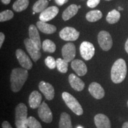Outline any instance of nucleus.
I'll return each mask as SVG.
<instances>
[{
	"label": "nucleus",
	"instance_id": "f257e3e1",
	"mask_svg": "<svg viewBox=\"0 0 128 128\" xmlns=\"http://www.w3.org/2000/svg\"><path fill=\"white\" fill-rule=\"evenodd\" d=\"M28 73L26 69L17 68L12 70L10 76L11 88L14 92L21 90L28 80Z\"/></svg>",
	"mask_w": 128,
	"mask_h": 128
},
{
	"label": "nucleus",
	"instance_id": "f03ea898",
	"mask_svg": "<svg viewBox=\"0 0 128 128\" xmlns=\"http://www.w3.org/2000/svg\"><path fill=\"white\" fill-rule=\"evenodd\" d=\"M127 66L124 60L120 58L114 62L111 69V79L115 84H119L126 78Z\"/></svg>",
	"mask_w": 128,
	"mask_h": 128
},
{
	"label": "nucleus",
	"instance_id": "7ed1b4c3",
	"mask_svg": "<svg viewBox=\"0 0 128 128\" xmlns=\"http://www.w3.org/2000/svg\"><path fill=\"white\" fill-rule=\"evenodd\" d=\"M15 124L17 128H28V108L24 103H19L16 108Z\"/></svg>",
	"mask_w": 128,
	"mask_h": 128
},
{
	"label": "nucleus",
	"instance_id": "20e7f679",
	"mask_svg": "<svg viewBox=\"0 0 128 128\" xmlns=\"http://www.w3.org/2000/svg\"><path fill=\"white\" fill-rule=\"evenodd\" d=\"M62 97L67 106L72 112L78 116H81L83 114V109L78 101L69 92H64L62 94Z\"/></svg>",
	"mask_w": 128,
	"mask_h": 128
},
{
	"label": "nucleus",
	"instance_id": "39448f33",
	"mask_svg": "<svg viewBox=\"0 0 128 128\" xmlns=\"http://www.w3.org/2000/svg\"><path fill=\"white\" fill-rule=\"evenodd\" d=\"M98 42L100 48L104 51H108L113 45L111 35L106 31H101L98 35Z\"/></svg>",
	"mask_w": 128,
	"mask_h": 128
},
{
	"label": "nucleus",
	"instance_id": "423d86ee",
	"mask_svg": "<svg viewBox=\"0 0 128 128\" xmlns=\"http://www.w3.org/2000/svg\"><path fill=\"white\" fill-rule=\"evenodd\" d=\"M80 52L81 57L86 60H89L94 56L95 48L93 44L89 42H83L80 47Z\"/></svg>",
	"mask_w": 128,
	"mask_h": 128
},
{
	"label": "nucleus",
	"instance_id": "0eeeda50",
	"mask_svg": "<svg viewBox=\"0 0 128 128\" xmlns=\"http://www.w3.org/2000/svg\"><path fill=\"white\" fill-rule=\"evenodd\" d=\"M60 36L64 40L75 41L79 38L80 32L74 28L66 27L60 30Z\"/></svg>",
	"mask_w": 128,
	"mask_h": 128
},
{
	"label": "nucleus",
	"instance_id": "6e6552de",
	"mask_svg": "<svg viewBox=\"0 0 128 128\" xmlns=\"http://www.w3.org/2000/svg\"><path fill=\"white\" fill-rule=\"evenodd\" d=\"M38 115L44 122L47 124L52 122L53 120L52 111L45 102H43L38 108Z\"/></svg>",
	"mask_w": 128,
	"mask_h": 128
},
{
	"label": "nucleus",
	"instance_id": "1a4fd4ad",
	"mask_svg": "<svg viewBox=\"0 0 128 128\" xmlns=\"http://www.w3.org/2000/svg\"><path fill=\"white\" fill-rule=\"evenodd\" d=\"M76 55V46L72 43H68L62 48V55L64 60L68 62H71Z\"/></svg>",
	"mask_w": 128,
	"mask_h": 128
},
{
	"label": "nucleus",
	"instance_id": "9d476101",
	"mask_svg": "<svg viewBox=\"0 0 128 128\" xmlns=\"http://www.w3.org/2000/svg\"><path fill=\"white\" fill-rule=\"evenodd\" d=\"M16 55L21 66L27 70H31L33 66V64L24 51L20 49H17L16 52Z\"/></svg>",
	"mask_w": 128,
	"mask_h": 128
},
{
	"label": "nucleus",
	"instance_id": "9b49d317",
	"mask_svg": "<svg viewBox=\"0 0 128 128\" xmlns=\"http://www.w3.org/2000/svg\"><path fill=\"white\" fill-rule=\"evenodd\" d=\"M24 43L27 51L33 61L35 62L38 61L41 57V53L40 52V50L33 44L30 39H28V38L26 39L24 41Z\"/></svg>",
	"mask_w": 128,
	"mask_h": 128
},
{
	"label": "nucleus",
	"instance_id": "f8f14e48",
	"mask_svg": "<svg viewBox=\"0 0 128 128\" xmlns=\"http://www.w3.org/2000/svg\"><path fill=\"white\" fill-rule=\"evenodd\" d=\"M39 88L48 100H52L55 96V90L50 83L42 81L39 84Z\"/></svg>",
	"mask_w": 128,
	"mask_h": 128
},
{
	"label": "nucleus",
	"instance_id": "ddd939ff",
	"mask_svg": "<svg viewBox=\"0 0 128 128\" xmlns=\"http://www.w3.org/2000/svg\"><path fill=\"white\" fill-rule=\"evenodd\" d=\"M59 12V8L56 6H51L48 7L39 16L40 21L44 22H49L55 18Z\"/></svg>",
	"mask_w": 128,
	"mask_h": 128
},
{
	"label": "nucleus",
	"instance_id": "4468645a",
	"mask_svg": "<svg viewBox=\"0 0 128 128\" xmlns=\"http://www.w3.org/2000/svg\"><path fill=\"white\" fill-rule=\"evenodd\" d=\"M88 91L91 95L97 100H100L104 97L105 92L103 88L100 84L96 82H92L90 84Z\"/></svg>",
	"mask_w": 128,
	"mask_h": 128
},
{
	"label": "nucleus",
	"instance_id": "2eb2a0df",
	"mask_svg": "<svg viewBox=\"0 0 128 128\" xmlns=\"http://www.w3.org/2000/svg\"><path fill=\"white\" fill-rule=\"evenodd\" d=\"M28 34H29V39L31 40L33 44L38 48L39 50H40L41 48H42V45L41 44L40 38L38 28L34 25L32 24L29 26Z\"/></svg>",
	"mask_w": 128,
	"mask_h": 128
},
{
	"label": "nucleus",
	"instance_id": "dca6fc26",
	"mask_svg": "<svg viewBox=\"0 0 128 128\" xmlns=\"http://www.w3.org/2000/svg\"><path fill=\"white\" fill-rule=\"evenodd\" d=\"M94 124L97 128H111V123L108 118L105 114L99 113L94 118Z\"/></svg>",
	"mask_w": 128,
	"mask_h": 128
},
{
	"label": "nucleus",
	"instance_id": "f3484780",
	"mask_svg": "<svg viewBox=\"0 0 128 128\" xmlns=\"http://www.w3.org/2000/svg\"><path fill=\"white\" fill-rule=\"evenodd\" d=\"M71 68L78 76H84L87 72L86 64L80 60H74L71 62Z\"/></svg>",
	"mask_w": 128,
	"mask_h": 128
},
{
	"label": "nucleus",
	"instance_id": "a211bd4d",
	"mask_svg": "<svg viewBox=\"0 0 128 128\" xmlns=\"http://www.w3.org/2000/svg\"><path fill=\"white\" fill-rule=\"evenodd\" d=\"M70 86L74 90L81 92L85 87V83L82 80L74 74H71L68 77Z\"/></svg>",
	"mask_w": 128,
	"mask_h": 128
},
{
	"label": "nucleus",
	"instance_id": "6ab92c4d",
	"mask_svg": "<svg viewBox=\"0 0 128 128\" xmlns=\"http://www.w3.org/2000/svg\"><path fill=\"white\" fill-rule=\"evenodd\" d=\"M42 99V97L39 92L36 90L32 92L28 98V104L30 108L32 109L39 108L41 104Z\"/></svg>",
	"mask_w": 128,
	"mask_h": 128
},
{
	"label": "nucleus",
	"instance_id": "aec40b11",
	"mask_svg": "<svg viewBox=\"0 0 128 128\" xmlns=\"http://www.w3.org/2000/svg\"><path fill=\"white\" fill-rule=\"evenodd\" d=\"M37 27L40 31L45 34H52L56 31V26L46 23V22L39 21L36 23Z\"/></svg>",
	"mask_w": 128,
	"mask_h": 128
},
{
	"label": "nucleus",
	"instance_id": "412c9836",
	"mask_svg": "<svg viewBox=\"0 0 128 128\" xmlns=\"http://www.w3.org/2000/svg\"><path fill=\"white\" fill-rule=\"evenodd\" d=\"M78 9V6L76 4H71L68 7L65 9V10L63 12L62 14V18L64 21H67L76 16L77 13Z\"/></svg>",
	"mask_w": 128,
	"mask_h": 128
},
{
	"label": "nucleus",
	"instance_id": "4be33fe9",
	"mask_svg": "<svg viewBox=\"0 0 128 128\" xmlns=\"http://www.w3.org/2000/svg\"><path fill=\"white\" fill-rule=\"evenodd\" d=\"M59 128H72L71 116L66 112H62L60 114V122H59Z\"/></svg>",
	"mask_w": 128,
	"mask_h": 128
},
{
	"label": "nucleus",
	"instance_id": "5701e85b",
	"mask_svg": "<svg viewBox=\"0 0 128 128\" xmlns=\"http://www.w3.org/2000/svg\"><path fill=\"white\" fill-rule=\"evenodd\" d=\"M29 4V0H17L13 4L12 8L16 12H21L25 10Z\"/></svg>",
	"mask_w": 128,
	"mask_h": 128
},
{
	"label": "nucleus",
	"instance_id": "b1692460",
	"mask_svg": "<svg viewBox=\"0 0 128 128\" xmlns=\"http://www.w3.org/2000/svg\"><path fill=\"white\" fill-rule=\"evenodd\" d=\"M49 4L48 0H38L34 3L33 6V12L37 13L41 12L47 8V7Z\"/></svg>",
	"mask_w": 128,
	"mask_h": 128
},
{
	"label": "nucleus",
	"instance_id": "393cba45",
	"mask_svg": "<svg viewBox=\"0 0 128 128\" xmlns=\"http://www.w3.org/2000/svg\"><path fill=\"white\" fill-rule=\"evenodd\" d=\"M102 12L100 10H92L86 14V19L90 22H97L102 18Z\"/></svg>",
	"mask_w": 128,
	"mask_h": 128
},
{
	"label": "nucleus",
	"instance_id": "a878e982",
	"mask_svg": "<svg viewBox=\"0 0 128 128\" xmlns=\"http://www.w3.org/2000/svg\"><path fill=\"white\" fill-rule=\"evenodd\" d=\"M120 18V14L116 10H113L108 12L106 17V20L109 24L117 23Z\"/></svg>",
	"mask_w": 128,
	"mask_h": 128
},
{
	"label": "nucleus",
	"instance_id": "bb28decb",
	"mask_svg": "<svg viewBox=\"0 0 128 128\" xmlns=\"http://www.w3.org/2000/svg\"><path fill=\"white\" fill-rule=\"evenodd\" d=\"M42 49L44 52L54 53L56 50V44L50 40L46 39L43 42Z\"/></svg>",
	"mask_w": 128,
	"mask_h": 128
},
{
	"label": "nucleus",
	"instance_id": "cd10ccee",
	"mask_svg": "<svg viewBox=\"0 0 128 128\" xmlns=\"http://www.w3.org/2000/svg\"><path fill=\"white\" fill-rule=\"evenodd\" d=\"M56 61V68L61 73H66L68 71V62L61 58H58Z\"/></svg>",
	"mask_w": 128,
	"mask_h": 128
},
{
	"label": "nucleus",
	"instance_id": "c85d7f7f",
	"mask_svg": "<svg viewBox=\"0 0 128 128\" xmlns=\"http://www.w3.org/2000/svg\"><path fill=\"white\" fill-rule=\"evenodd\" d=\"M14 17V13L12 10L3 11L0 13V22H4L12 19Z\"/></svg>",
	"mask_w": 128,
	"mask_h": 128
},
{
	"label": "nucleus",
	"instance_id": "c756f323",
	"mask_svg": "<svg viewBox=\"0 0 128 128\" xmlns=\"http://www.w3.org/2000/svg\"><path fill=\"white\" fill-rule=\"evenodd\" d=\"M28 128H42L40 123L33 116L28 118Z\"/></svg>",
	"mask_w": 128,
	"mask_h": 128
},
{
	"label": "nucleus",
	"instance_id": "7c9ffc66",
	"mask_svg": "<svg viewBox=\"0 0 128 128\" xmlns=\"http://www.w3.org/2000/svg\"><path fill=\"white\" fill-rule=\"evenodd\" d=\"M44 63L48 68L50 70H54L55 67H56V61L52 56H49L44 60Z\"/></svg>",
	"mask_w": 128,
	"mask_h": 128
},
{
	"label": "nucleus",
	"instance_id": "2f4dec72",
	"mask_svg": "<svg viewBox=\"0 0 128 128\" xmlns=\"http://www.w3.org/2000/svg\"><path fill=\"white\" fill-rule=\"evenodd\" d=\"M100 2V0H88L87 4L90 8H95Z\"/></svg>",
	"mask_w": 128,
	"mask_h": 128
},
{
	"label": "nucleus",
	"instance_id": "473e14b6",
	"mask_svg": "<svg viewBox=\"0 0 128 128\" xmlns=\"http://www.w3.org/2000/svg\"><path fill=\"white\" fill-rule=\"evenodd\" d=\"M2 128H12L11 126V124L8 122L4 121L2 124Z\"/></svg>",
	"mask_w": 128,
	"mask_h": 128
},
{
	"label": "nucleus",
	"instance_id": "72a5a7b5",
	"mask_svg": "<svg viewBox=\"0 0 128 128\" xmlns=\"http://www.w3.org/2000/svg\"><path fill=\"white\" fill-rule=\"evenodd\" d=\"M5 40V35L2 32L0 33V48L2 47V45L3 44V42H4Z\"/></svg>",
	"mask_w": 128,
	"mask_h": 128
},
{
	"label": "nucleus",
	"instance_id": "f704fd0d",
	"mask_svg": "<svg viewBox=\"0 0 128 128\" xmlns=\"http://www.w3.org/2000/svg\"><path fill=\"white\" fill-rule=\"evenodd\" d=\"M55 2L58 6H61L62 5L65 4L68 1V0H55Z\"/></svg>",
	"mask_w": 128,
	"mask_h": 128
},
{
	"label": "nucleus",
	"instance_id": "c9c22d12",
	"mask_svg": "<svg viewBox=\"0 0 128 128\" xmlns=\"http://www.w3.org/2000/svg\"><path fill=\"white\" fill-rule=\"evenodd\" d=\"M1 1L3 4H6V5L10 4V2H11V0H1Z\"/></svg>",
	"mask_w": 128,
	"mask_h": 128
},
{
	"label": "nucleus",
	"instance_id": "e433bc0d",
	"mask_svg": "<svg viewBox=\"0 0 128 128\" xmlns=\"http://www.w3.org/2000/svg\"><path fill=\"white\" fill-rule=\"evenodd\" d=\"M124 49H125L126 52L128 54V39L125 43V46H124Z\"/></svg>",
	"mask_w": 128,
	"mask_h": 128
},
{
	"label": "nucleus",
	"instance_id": "4c0bfd02",
	"mask_svg": "<svg viewBox=\"0 0 128 128\" xmlns=\"http://www.w3.org/2000/svg\"><path fill=\"white\" fill-rule=\"evenodd\" d=\"M122 128H128V122H124L122 126Z\"/></svg>",
	"mask_w": 128,
	"mask_h": 128
},
{
	"label": "nucleus",
	"instance_id": "58836bf2",
	"mask_svg": "<svg viewBox=\"0 0 128 128\" xmlns=\"http://www.w3.org/2000/svg\"><path fill=\"white\" fill-rule=\"evenodd\" d=\"M119 10H123V8H122L121 7H119Z\"/></svg>",
	"mask_w": 128,
	"mask_h": 128
},
{
	"label": "nucleus",
	"instance_id": "ea45409f",
	"mask_svg": "<svg viewBox=\"0 0 128 128\" xmlns=\"http://www.w3.org/2000/svg\"><path fill=\"white\" fill-rule=\"evenodd\" d=\"M81 6H78V8H81Z\"/></svg>",
	"mask_w": 128,
	"mask_h": 128
},
{
	"label": "nucleus",
	"instance_id": "a19ab883",
	"mask_svg": "<svg viewBox=\"0 0 128 128\" xmlns=\"http://www.w3.org/2000/svg\"><path fill=\"white\" fill-rule=\"evenodd\" d=\"M77 128H82V127H81V126H79V127H78Z\"/></svg>",
	"mask_w": 128,
	"mask_h": 128
},
{
	"label": "nucleus",
	"instance_id": "79ce46f5",
	"mask_svg": "<svg viewBox=\"0 0 128 128\" xmlns=\"http://www.w3.org/2000/svg\"><path fill=\"white\" fill-rule=\"evenodd\" d=\"M106 1H111V0H106Z\"/></svg>",
	"mask_w": 128,
	"mask_h": 128
},
{
	"label": "nucleus",
	"instance_id": "37998d69",
	"mask_svg": "<svg viewBox=\"0 0 128 128\" xmlns=\"http://www.w3.org/2000/svg\"><path fill=\"white\" fill-rule=\"evenodd\" d=\"M127 104H128V102H127Z\"/></svg>",
	"mask_w": 128,
	"mask_h": 128
}]
</instances>
